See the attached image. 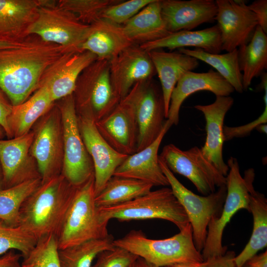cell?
I'll list each match as a JSON object with an SVG mask.
<instances>
[{"instance_id": "6da1fadb", "label": "cell", "mask_w": 267, "mask_h": 267, "mask_svg": "<svg viewBox=\"0 0 267 267\" xmlns=\"http://www.w3.org/2000/svg\"><path fill=\"white\" fill-rule=\"evenodd\" d=\"M73 50L28 36L18 45L0 49V88L13 106L26 100L40 86L45 70Z\"/></svg>"}, {"instance_id": "7a4b0ae2", "label": "cell", "mask_w": 267, "mask_h": 267, "mask_svg": "<svg viewBox=\"0 0 267 267\" xmlns=\"http://www.w3.org/2000/svg\"><path fill=\"white\" fill-rule=\"evenodd\" d=\"M78 187L61 174L42 181L22 205L18 226L37 240L51 234L57 236Z\"/></svg>"}, {"instance_id": "3957f363", "label": "cell", "mask_w": 267, "mask_h": 267, "mask_svg": "<svg viewBox=\"0 0 267 267\" xmlns=\"http://www.w3.org/2000/svg\"><path fill=\"white\" fill-rule=\"evenodd\" d=\"M113 243L157 267L204 261L194 244L190 223L167 238L152 239L141 230H132L123 237L114 239Z\"/></svg>"}, {"instance_id": "277c9868", "label": "cell", "mask_w": 267, "mask_h": 267, "mask_svg": "<svg viewBox=\"0 0 267 267\" xmlns=\"http://www.w3.org/2000/svg\"><path fill=\"white\" fill-rule=\"evenodd\" d=\"M228 172L226 177V194L219 217L213 218L208 226L207 234L202 256L204 261L224 254L227 248L222 245L223 230L232 217L239 210L249 212L251 190L254 188L255 172L247 169L242 177L237 159L230 157L227 161Z\"/></svg>"}, {"instance_id": "5b68a950", "label": "cell", "mask_w": 267, "mask_h": 267, "mask_svg": "<svg viewBox=\"0 0 267 267\" xmlns=\"http://www.w3.org/2000/svg\"><path fill=\"white\" fill-rule=\"evenodd\" d=\"M94 177L78 187L56 236L58 249L109 235L95 202Z\"/></svg>"}, {"instance_id": "8992f818", "label": "cell", "mask_w": 267, "mask_h": 267, "mask_svg": "<svg viewBox=\"0 0 267 267\" xmlns=\"http://www.w3.org/2000/svg\"><path fill=\"white\" fill-rule=\"evenodd\" d=\"M101 220L108 222L162 219L171 222L181 230L189 223L186 214L171 188L164 187L122 204L99 208Z\"/></svg>"}, {"instance_id": "52a82bcc", "label": "cell", "mask_w": 267, "mask_h": 267, "mask_svg": "<svg viewBox=\"0 0 267 267\" xmlns=\"http://www.w3.org/2000/svg\"><path fill=\"white\" fill-rule=\"evenodd\" d=\"M159 163L173 194L186 214L192 227L194 244L201 252L205 244L211 220L219 217L221 213L226 194V185L210 194L200 196L185 187L159 156Z\"/></svg>"}, {"instance_id": "ba28073f", "label": "cell", "mask_w": 267, "mask_h": 267, "mask_svg": "<svg viewBox=\"0 0 267 267\" xmlns=\"http://www.w3.org/2000/svg\"><path fill=\"white\" fill-rule=\"evenodd\" d=\"M40 0L38 15L28 29V36L34 35L45 42L80 50L90 25L82 23L75 14L58 5L57 0Z\"/></svg>"}, {"instance_id": "9c48e42d", "label": "cell", "mask_w": 267, "mask_h": 267, "mask_svg": "<svg viewBox=\"0 0 267 267\" xmlns=\"http://www.w3.org/2000/svg\"><path fill=\"white\" fill-rule=\"evenodd\" d=\"M59 109L63 151L61 174L78 187L94 176L93 164L81 134L73 94L64 98Z\"/></svg>"}, {"instance_id": "30bf717a", "label": "cell", "mask_w": 267, "mask_h": 267, "mask_svg": "<svg viewBox=\"0 0 267 267\" xmlns=\"http://www.w3.org/2000/svg\"><path fill=\"white\" fill-rule=\"evenodd\" d=\"M75 92L76 110H89L95 122L108 115L121 101L114 90L106 59H97L82 72Z\"/></svg>"}, {"instance_id": "8fae6325", "label": "cell", "mask_w": 267, "mask_h": 267, "mask_svg": "<svg viewBox=\"0 0 267 267\" xmlns=\"http://www.w3.org/2000/svg\"><path fill=\"white\" fill-rule=\"evenodd\" d=\"M159 156L173 173L187 178L203 195L226 185V177L205 157L197 146L182 150L175 144H169L163 147Z\"/></svg>"}, {"instance_id": "7c38bea8", "label": "cell", "mask_w": 267, "mask_h": 267, "mask_svg": "<svg viewBox=\"0 0 267 267\" xmlns=\"http://www.w3.org/2000/svg\"><path fill=\"white\" fill-rule=\"evenodd\" d=\"M126 96L134 108L138 126V152L152 143L164 127L167 119L162 92L151 79L136 83Z\"/></svg>"}, {"instance_id": "4fadbf2b", "label": "cell", "mask_w": 267, "mask_h": 267, "mask_svg": "<svg viewBox=\"0 0 267 267\" xmlns=\"http://www.w3.org/2000/svg\"><path fill=\"white\" fill-rule=\"evenodd\" d=\"M79 111L78 119L81 134L93 164L96 196L129 155L119 153L108 144L98 131L90 110Z\"/></svg>"}, {"instance_id": "5bb4252c", "label": "cell", "mask_w": 267, "mask_h": 267, "mask_svg": "<svg viewBox=\"0 0 267 267\" xmlns=\"http://www.w3.org/2000/svg\"><path fill=\"white\" fill-rule=\"evenodd\" d=\"M34 134L30 152L35 159L42 181L60 174L63 158V138L59 108H52Z\"/></svg>"}, {"instance_id": "9a60e30c", "label": "cell", "mask_w": 267, "mask_h": 267, "mask_svg": "<svg viewBox=\"0 0 267 267\" xmlns=\"http://www.w3.org/2000/svg\"><path fill=\"white\" fill-rule=\"evenodd\" d=\"M215 18L220 30L222 50L237 49L251 40L258 25V18L244 0H216Z\"/></svg>"}, {"instance_id": "2e32d148", "label": "cell", "mask_w": 267, "mask_h": 267, "mask_svg": "<svg viewBox=\"0 0 267 267\" xmlns=\"http://www.w3.org/2000/svg\"><path fill=\"white\" fill-rule=\"evenodd\" d=\"M114 90L121 100L137 83L152 79L156 73L149 52L132 44L109 60Z\"/></svg>"}, {"instance_id": "e0dca14e", "label": "cell", "mask_w": 267, "mask_h": 267, "mask_svg": "<svg viewBox=\"0 0 267 267\" xmlns=\"http://www.w3.org/2000/svg\"><path fill=\"white\" fill-rule=\"evenodd\" d=\"M96 59L94 54L88 51H68L45 70L39 87H46L54 101L72 95L81 74Z\"/></svg>"}, {"instance_id": "ac0fdd59", "label": "cell", "mask_w": 267, "mask_h": 267, "mask_svg": "<svg viewBox=\"0 0 267 267\" xmlns=\"http://www.w3.org/2000/svg\"><path fill=\"white\" fill-rule=\"evenodd\" d=\"M95 125L103 138L116 151L127 155L136 152L138 126L134 108L126 96Z\"/></svg>"}, {"instance_id": "d6986e66", "label": "cell", "mask_w": 267, "mask_h": 267, "mask_svg": "<svg viewBox=\"0 0 267 267\" xmlns=\"http://www.w3.org/2000/svg\"><path fill=\"white\" fill-rule=\"evenodd\" d=\"M34 133H28L7 140H0V162L4 188L30 179L41 178L30 149Z\"/></svg>"}, {"instance_id": "ffe728a7", "label": "cell", "mask_w": 267, "mask_h": 267, "mask_svg": "<svg viewBox=\"0 0 267 267\" xmlns=\"http://www.w3.org/2000/svg\"><path fill=\"white\" fill-rule=\"evenodd\" d=\"M233 103L234 99L230 96H216L215 101L211 104L194 106L203 114L206 121V138L201 150L205 157L224 177L229 169L222 155L223 122Z\"/></svg>"}, {"instance_id": "44dd1931", "label": "cell", "mask_w": 267, "mask_h": 267, "mask_svg": "<svg viewBox=\"0 0 267 267\" xmlns=\"http://www.w3.org/2000/svg\"><path fill=\"white\" fill-rule=\"evenodd\" d=\"M161 12L168 31L189 30L215 20L218 7L214 0H161Z\"/></svg>"}, {"instance_id": "7402d4cb", "label": "cell", "mask_w": 267, "mask_h": 267, "mask_svg": "<svg viewBox=\"0 0 267 267\" xmlns=\"http://www.w3.org/2000/svg\"><path fill=\"white\" fill-rule=\"evenodd\" d=\"M201 90L211 91L216 96H229L234 89L213 69L204 73L185 72L177 82L171 94L167 119L171 127L178 124L180 108L184 100L191 94Z\"/></svg>"}, {"instance_id": "603a6c76", "label": "cell", "mask_w": 267, "mask_h": 267, "mask_svg": "<svg viewBox=\"0 0 267 267\" xmlns=\"http://www.w3.org/2000/svg\"><path fill=\"white\" fill-rule=\"evenodd\" d=\"M171 127L166 120L158 137L144 149L129 155L118 167L113 176L142 180L153 186L169 185L159 163L158 150L164 136Z\"/></svg>"}, {"instance_id": "cb8c5ba5", "label": "cell", "mask_w": 267, "mask_h": 267, "mask_svg": "<svg viewBox=\"0 0 267 267\" xmlns=\"http://www.w3.org/2000/svg\"><path fill=\"white\" fill-rule=\"evenodd\" d=\"M40 0H0V41L19 43L28 36Z\"/></svg>"}, {"instance_id": "d4e9b609", "label": "cell", "mask_w": 267, "mask_h": 267, "mask_svg": "<svg viewBox=\"0 0 267 267\" xmlns=\"http://www.w3.org/2000/svg\"><path fill=\"white\" fill-rule=\"evenodd\" d=\"M148 52L160 80L167 119L174 88L185 72L192 71L198 66L199 60L179 51L166 52L157 49Z\"/></svg>"}, {"instance_id": "484cf974", "label": "cell", "mask_w": 267, "mask_h": 267, "mask_svg": "<svg viewBox=\"0 0 267 267\" xmlns=\"http://www.w3.org/2000/svg\"><path fill=\"white\" fill-rule=\"evenodd\" d=\"M89 25V34L79 49L94 54L97 59L109 61L134 44L120 25L101 18Z\"/></svg>"}, {"instance_id": "4316f807", "label": "cell", "mask_w": 267, "mask_h": 267, "mask_svg": "<svg viewBox=\"0 0 267 267\" xmlns=\"http://www.w3.org/2000/svg\"><path fill=\"white\" fill-rule=\"evenodd\" d=\"M140 46L147 52L164 48L173 50L192 46L210 53L219 54L222 51L221 32L217 24L198 31L181 30Z\"/></svg>"}, {"instance_id": "83f0119b", "label": "cell", "mask_w": 267, "mask_h": 267, "mask_svg": "<svg viewBox=\"0 0 267 267\" xmlns=\"http://www.w3.org/2000/svg\"><path fill=\"white\" fill-rule=\"evenodd\" d=\"M121 26L130 41L139 45L171 34L161 15V0H154Z\"/></svg>"}, {"instance_id": "f1b7e54d", "label": "cell", "mask_w": 267, "mask_h": 267, "mask_svg": "<svg viewBox=\"0 0 267 267\" xmlns=\"http://www.w3.org/2000/svg\"><path fill=\"white\" fill-rule=\"evenodd\" d=\"M54 102L47 87L41 86L30 98L13 106L7 119L10 138L28 133L35 122L52 108Z\"/></svg>"}, {"instance_id": "f546056e", "label": "cell", "mask_w": 267, "mask_h": 267, "mask_svg": "<svg viewBox=\"0 0 267 267\" xmlns=\"http://www.w3.org/2000/svg\"><path fill=\"white\" fill-rule=\"evenodd\" d=\"M249 212L253 216V230L243 250L234 257L236 267H243L250 259L267 246V199L254 187L251 191Z\"/></svg>"}, {"instance_id": "4dcf8cb0", "label": "cell", "mask_w": 267, "mask_h": 267, "mask_svg": "<svg viewBox=\"0 0 267 267\" xmlns=\"http://www.w3.org/2000/svg\"><path fill=\"white\" fill-rule=\"evenodd\" d=\"M237 49L243 90H247L252 80L267 68V34L258 25L250 41Z\"/></svg>"}, {"instance_id": "1f68e13d", "label": "cell", "mask_w": 267, "mask_h": 267, "mask_svg": "<svg viewBox=\"0 0 267 267\" xmlns=\"http://www.w3.org/2000/svg\"><path fill=\"white\" fill-rule=\"evenodd\" d=\"M153 186L142 180L113 176L95 196V202L99 208L122 204L147 193Z\"/></svg>"}, {"instance_id": "d6a6232c", "label": "cell", "mask_w": 267, "mask_h": 267, "mask_svg": "<svg viewBox=\"0 0 267 267\" xmlns=\"http://www.w3.org/2000/svg\"><path fill=\"white\" fill-rule=\"evenodd\" d=\"M178 51L201 60L217 70L233 87L234 90L243 92L242 73L240 70L238 49L224 54H212L195 48L194 49L181 48Z\"/></svg>"}, {"instance_id": "836d02e7", "label": "cell", "mask_w": 267, "mask_h": 267, "mask_svg": "<svg viewBox=\"0 0 267 267\" xmlns=\"http://www.w3.org/2000/svg\"><path fill=\"white\" fill-rule=\"evenodd\" d=\"M114 238L109 234L104 238L90 240L59 250L61 267H91L93 262L101 252L115 246Z\"/></svg>"}, {"instance_id": "e575fe53", "label": "cell", "mask_w": 267, "mask_h": 267, "mask_svg": "<svg viewBox=\"0 0 267 267\" xmlns=\"http://www.w3.org/2000/svg\"><path fill=\"white\" fill-rule=\"evenodd\" d=\"M41 181V178H34L0 190V220L9 225L18 226L22 205Z\"/></svg>"}, {"instance_id": "d590c367", "label": "cell", "mask_w": 267, "mask_h": 267, "mask_svg": "<svg viewBox=\"0 0 267 267\" xmlns=\"http://www.w3.org/2000/svg\"><path fill=\"white\" fill-rule=\"evenodd\" d=\"M56 236L43 237L25 256L22 257V267H61L59 258Z\"/></svg>"}, {"instance_id": "8d00e7d4", "label": "cell", "mask_w": 267, "mask_h": 267, "mask_svg": "<svg viewBox=\"0 0 267 267\" xmlns=\"http://www.w3.org/2000/svg\"><path fill=\"white\" fill-rule=\"evenodd\" d=\"M37 239L19 226H10L0 220V257L10 250L26 256L37 243Z\"/></svg>"}, {"instance_id": "74e56055", "label": "cell", "mask_w": 267, "mask_h": 267, "mask_svg": "<svg viewBox=\"0 0 267 267\" xmlns=\"http://www.w3.org/2000/svg\"><path fill=\"white\" fill-rule=\"evenodd\" d=\"M121 0H60L58 5L71 11L82 23L91 25L101 18L108 7Z\"/></svg>"}, {"instance_id": "f35d334b", "label": "cell", "mask_w": 267, "mask_h": 267, "mask_svg": "<svg viewBox=\"0 0 267 267\" xmlns=\"http://www.w3.org/2000/svg\"><path fill=\"white\" fill-rule=\"evenodd\" d=\"M154 0H121L106 8L101 14V18L122 25Z\"/></svg>"}, {"instance_id": "ab89813d", "label": "cell", "mask_w": 267, "mask_h": 267, "mask_svg": "<svg viewBox=\"0 0 267 267\" xmlns=\"http://www.w3.org/2000/svg\"><path fill=\"white\" fill-rule=\"evenodd\" d=\"M137 258L128 250L115 246L100 253L91 267H129Z\"/></svg>"}, {"instance_id": "60d3db41", "label": "cell", "mask_w": 267, "mask_h": 267, "mask_svg": "<svg viewBox=\"0 0 267 267\" xmlns=\"http://www.w3.org/2000/svg\"><path fill=\"white\" fill-rule=\"evenodd\" d=\"M267 122V103H265L263 113L256 120L246 125L238 127L223 126L224 141H228L235 137H243L250 134L251 132L262 124Z\"/></svg>"}, {"instance_id": "b9f144b4", "label": "cell", "mask_w": 267, "mask_h": 267, "mask_svg": "<svg viewBox=\"0 0 267 267\" xmlns=\"http://www.w3.org/2000/svg\"><path fill=\"white\" fill-rule=\"evenodd\" d=\"M12 106L6 94L0 88V125L3 128L6 136L10 138L7 119L11 112Z\"/></svg>"}, {"instance_id": "7bdbcfd3", "label": "cell", "mask_w": 267, "mask_h": 267, "mask_svg": "<svg viewBox=\"0 0 267 267\" xmlns=\"http://www.w3.org/2000/svg\"><path fill=\"white\" fill-rule=\"evenodd\" d=\"M248 6L256 15L258 25L267 34V0H256Z\"/></svg>"}, {"instance_id": "ee69618b", "label": "cell", "mask_w": 267, "mask_h": 267, "mask_svg": "<svg viewBox=\"0 0 267 267\" xmlns=\"http://www.w3.org/2000/svg\"><path fill=\"white\" fill-rule=\"evenodd\" d=\"M235 257L234 251L226 252L222 256L209 259L207 267H236L234 261Z\"/></svg>"}, {"instance_id": "f6af8a7d", "label": "cell", "mask_w": 267, "mask_h": 267, "mask_svg": "<svg viewBox=\"0 0 267 267\" xmlns=\"http://www.w3.org/2000/svg\"><path fill=\"white\" fill-rule=\"evenodd\" d=\"M22 255L11 250L0 257V267H22Z\"/></svg>"}, {"instance_id": "bcb514c9", "label": "cell", "mask_w": 267, "mask_h": 267, "mask_svg": "<svg viewBox=\"0 0 267 267\" xmlns=\"http://www.w3.org/2000/svg\"><path fill=\"white\" fill-rule=\"evenodd\" d=\"M249 267H267V252L256 255L246 263Z\"/></svg>"}, {"instance_id": "7dc6e473", "label": "cell", "mask_w": 267, "mask_h": 267, "mask_svg": "<svg viewBox=\"0 0 267 267\" xmlns=\"http://www.w3.org/2000/svg\"><path fill=\"white\" fill-rule=\"evenodd\" d=\"M209 261L208 259L202 262L178 263L163 267H207Z\"/></svg>"}, {"instance_id": "c3c4849f", "label": "cell", "mask_w": 267, "mask_h": 267, "mask_svg": "<svg viewBox=\"0 0 267 267\" xmlns=\"http://www.w3.org/2000/svg\"><path fill=\"white\" fill-rule=\"evenodd\" d=\"M129 267H157L144 260L138 257Z\"/></svg>"}, {"instance_id": "681fc988", "label": "cell", "mask_w": 267, "mask_h": 267, "mask_svg": "<svg viewBox=\"0 0 267 267\" xmlns=\"http://www.w3.org/2000/svg\"><path fill=\"white\" fill-rule=\"evenodd\" d=\"M19 43H8L0 41V49L15 46L20 44Z\"/></svg>"}, {"instance_id": "f907efd6", "label": "cell", "mask_w": 267, "mask_h": 267, "mask_svg": "<svg viewBox=\"0 0 267 267\" xmlns=\"http://www.w3.org/2000/svg\"><path fill=\"white\" fill-rule=\"evenodd\" d=\"M260 133L267 134V124H262L258 126L256 129Z\"/></svg>"}, {"instance_id": "816d5d0a", "label": "cell", "mask_w": 267, "mask_h": 267, "mask_svg": "<svg viewBox=\"0 0 267 267\" xmlns=\"http://www.w3.org/2000/svg\"><path fill=\"white\" fill-rule=\"evenodd\" d=\"M4 189V177L2 168L0 162V190Z\"/></svg>"}, {"instance_id": "f5cc1de1", "label": "cell", "mask_w": 267, "mask_h": 267, "mask_svg": "<svg viewBox=\"0 0 267 267\" xmlns=\"http://www.w3.org/2000/svg\"><path fill=\"white\" fill-rule=\"evenodd\" d=\"M5 134V131L2 126L0 125V140L3 139V138Z\"/></svg>"}, {"instance_id": "db71d44e", "label": "cell", "mask_w": 267, "mask_h": 267, "mask_svg": "<svg viewBox=\"0 0 267 267\" xmlns=\"http://www.w3.org/2000/svg\"><path fill=\"white\" fill-rule=\"evenodd\" d=\"M243 267H248V266L246 265V266H244Z\"/></svg>"}]
</instances>
